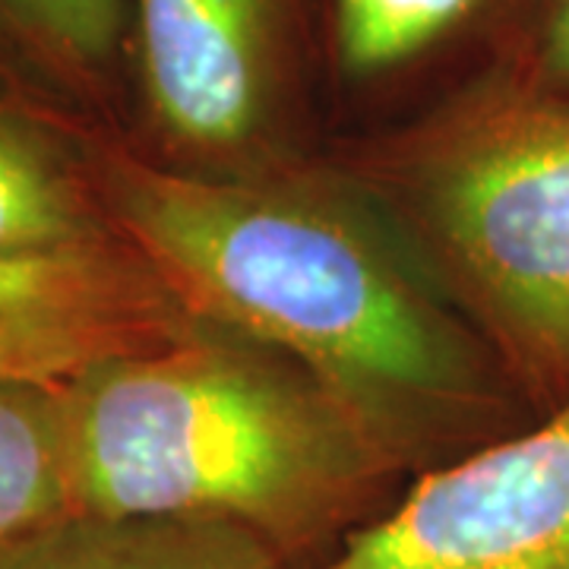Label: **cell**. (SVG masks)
Returning a JSON list of instances; mask_svg holds the SVG:
<instances>
[{
  "instance_id": "8992f818",
  "label": "cell",
  "mask_w": 569,
  "mask_h": 569,
  "mask_svg": "<svg viewBox=\"0 0 569 569\" xmlns=\"http://www.w3.org/2000/svg\"><path fill=\"white\" fill-rule=\"evenodd\" d=\"M146 104L164 137L231 159L266 133L282 86V0H133Z\"/></svg>"
},
{
  "instance_id": "277c9868",
  "label": "cell",
  "mask_w": 569,
  "mask_h": 569,
  "mask_svg": "<svg viewBox=\"0 0 569 569\" xmlns=\"http://www.w3.org/2000/svg\"><path fill=\"white\" fill-rule=\"evenodd\" d=\"M305 569H569V399L418 475L377 522Z\"/></svg>"
},
{
  "instance_id": "3957f363",
  "label": "cell",
  "mask_w": 569,
  "mask_h": 569,
  "mask_svg": "<svg viewBox=\"0 0 569 569\" xmlns=\"http://www.w3.org/2000/svg\"><path fill=\"white\" fill-rule=\"evenodd\" d=\"M408 234L541 418L569 399V96L512 63L367 156Z\"/></svg>"
},
{
  "instance_id": "7a4b0ae2",
  "label": "cell",
  "mask_w": 569,
  "mask_h": 569,
  "mask_svg": "<svg viewBox=\"0 0 569 569\" xmlns=\"http://www.w3.org/2000/svg\"><path fill=\"white\" fill-rule=\"evenodd\" d=\"M73 512L250 531L284 569L329 560L408 475L305 367L219 326L63 387Z\"/></svg>"
},
{
  "instance_id": "30bf717a",
  "label": "cell",
  "mask_w": 569,
  "mask_h": 569,
  "mask_svg": "<svg viewBox=\"0 0 569 569\" xmlns=\"http://www.w3.org/2000/svg\"><path fill=\"white\" fill-rule=\"evenodd\" d=\"M490 0H336V58L355 80L418 61Z\"/></svg>"
},
{
  "instance_id": "8fae6325",
  "label": "cell",
  "mask_w": 569,
  "mask_h": 569,
  "mask_svg": "<svg viewBox=\"0 0 569 569\" xmlns=\"http://www.w3.org/2000/svg\"><path fill=\"white\" fill-rule=\"evenodd\" d=\"M127 0H0V29L73 82L102 80L118 58Z\"/></svg>"
},
{
  "instance_id": "7c38bea8",
  "label": "cell",
  "mask_w": 569,
  "mask_h": 569,
  "mask_svg": "<svg viewBox=\"0 0 569 569\" xmlns=\"http://www.w3.org/2000/svg\"><path fill=\"white\" fill-rule=\"evenodd\" d=\"M516 63L531 80L569 96V0H538Z\"/></svg>"
},
{
  "instance_id": "5b68a950",
  "label": "cell",
  "mask_w": 569,
  "mask_h": 569,
  "mask_svg": "<svg viewBox=\"0 0 569 569\" xmlns=\"http://www.w3.org/2000/svg\"><path fill=\"white\" fill-rule=\"evenodd\" d=\"M200 320L123 238L0 257V383L67 387L156 351Z\"/></svg>"
},
{
  "instance_id": "9c48e42d",
  "label": "cell",
  "mask_w": 569,
  "mask_h": 569,
  "mask_svg": "<svg viewBox=\"0 0 569 569\" xmlns=\"http://www.w3.org/2000/svg\"><path fill=\"white\" fill-rule=\"evenodd\" d=\"M73 512L63 387L0 383V545Z\"/></svg>"
},
{
  "instance_id": "52a82bcc",
  "label": "cell",
  "mask_w": 569,
  "mask_h": 569,
  "mask_svg": "<svg viewBox=\"0 0 569 569\" xmlns=\"http://www.w3.org/2000/svg\"><path fill=\"white\" fill-rule=\"evenodd\" d=\"M121 238L89 171V146L70 142L32 104L0 92V257L48 253Z\"/></svg>"
},
{
  "instance_id": "6da1fadb",
  "label": "cell",
  "mask_w": 569,
  "mask_h": 569,
  "mask_svg": "<svg viewBox=\"0 0 569 569\" xmlns=\"http://www.w3.org/2000/svg\"><path fill=\"white\" fill-rule=\"evenodd\" d=\"M104 212L193 320L301 365L408 478L538 418L408 234L355 178L197 174L89 140Z\"/></svg>"
},
{
  "instance_id": "ba28073f",
  "label": "cell",
  "mask_w": 569,
  "mask_h": 569,
  "mask_svg": "<svg viewBox=\"0 0 569 569\" xmlns=\"http://www.w3.org/2000/svg\"><path fill=\"white\" fill-rule=\"evenodd\" d=\"M0 569H284L250 531L197 519L67 512L0 545Z\"/></svg>"
}]
</instances>
